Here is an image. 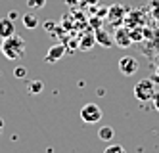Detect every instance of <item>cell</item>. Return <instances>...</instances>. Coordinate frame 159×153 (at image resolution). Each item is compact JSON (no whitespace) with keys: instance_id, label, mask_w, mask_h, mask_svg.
Returning a JSON list of instances; mask_svg holds the SVG:
<instances>
[{"instance_id":"8","label":"cell","mask_w":159,"mask_h":153,"mask_svg":"<svg viewBox=\"0 0 159 153\" xmlns=\"http://www.w3.org/2000/svg\"><path fill=\"white\" fill-rule=\"evenodd\" d=\"M94 37H96V42H100V46H104V48H111L113 44V37L107 33V31H104V29H96V33H94Z\"/></svg>"},{"instance_id":"13","label":"cell","mask_w":159,"mask_h":153,"mask_svg":"<svg viewBox=\"0 0 159 153\" xmlns=\"http://www.w3.org/2000/svg\"><path fill=\"white\" fill-rule=\"evenodd\" d=\"M104 153H127V149H125L123 146H119V144H109L104 149Z\"/></svg>"},{"instance_id":"11","label":"cell","mask_w":159,"mask_h":153,"mask_svg":"<svg viewBox=\"0 0 159 153\" xmlns=\"http://www.w3.org/2000/svg\"><path fill=\"white\" fill-rule=\"evenodd\" d=\"M94 42H96V37H94V34H88V37H83L81 38V46H79V48L86 52V50H90L94 46Z\"/></svg>"},{"instance_id":"9","label":"cell","mask_w":159,"mask_h":153,"mask_svg":"<svg viewBox=\"0 0 159 153\" xmlns=\"http://www.w3.org/2000/svg\"><path fill=\"white\" fill-rule=\"evenodd\" d=\"M21 21H23V27L33 31V29H37L39 27V16H35L33 11H27V14L21 16Z\"/></svg>"},{"instance_id":"19","label":"cell","mask_w":159,"mask_h":153,"mask_svg":"<svg viewBox=\"0 0 159 153\" xmlns=\"http://www.w3.org/2000/svg\"><path fill=\"white\" fill-rule=\"evenodd\" d=\"M17 17V11H10V19H16Z\"/></svg>"},{"instance_id":"3","label":"cell","mask_w":159,"mask_h":153,"mask_svg":"<svg viewBox=\"0 0 159 153\" xmlns=\"http://www.w3.org/2000/svg\"><path fill=\"white\" fill-rule=\"evenodd\" d=\"M102 117H104V111L100 109V105H96L92 101L84 103L83 107H81V119L86 124H96V123H100Z\"/></svg>"},{"instance_id":"5","label":"cell","mask_w":159,"mask_h":153,"mask_svg":"<svg viewBox=\"0 0 159 153\" xmlns=\"http://www.w3.org/2000/svg\"><path fill=\"white\" fill-rule=\"evenodd\" d=\"M113 42H115V46H119V48H129V46L132 44L130 31L119 27V29L115 31V34H113Z\"/></svg>"},{"instance_id":"10","label":"cell","mask_w":159,"mask_h":153,"mask_svg":"<svg viewBox=\"0 0 159 153\" xmlns=\"http://www.w3.org/2000/svg\"><path fill=\"white\" fill-rule=\"evenodd\" d=\"M98 138L102 140V142H111L113 138H115V130H113V126H100L98 130Z\"/></svg>"},{"instance_id":"7","label":"cell","mask_w":159,"mask_h":153,"mask_svg":"<svg viewBox=\"0 0 159 153\" xmlns=\"http://www.w3.org/2000/svg\"><path fill=\"white\" fill-rule=\"evenodd\" d=\"M14 33H16L14 19H10V17H0V40L12 37Z\"/></svg>"},{"instance_id":"6","label":"cell","mask_w":159,"mask_h":153,"mask_svg":"<svg viewBox=\"0 0 159 153\" xmlns=\"http://www.w3.org/2000/svg\"><path fill=\"white\" fill-rule=\"evenodd\" d=\"M63 54H65V46L63 44H54V46H50L46 56H44V61L46 63H56V61H60L63 57Z\"/></svg>"},{"instance_id":"20","label":"cell","mask_w":159,"mask_h":153,"mask_svg":"<svg viewBox=\"0 0 159 153\" xmlns=\"http://www.w3.org/2000/svg\"><path fill=\"white\" fill-rule=\"evenodd\" d=\"M2 128H4V121H2V119H0V130H2Z\"/></svg>"},{"instance_id":"21","label":"cell","mask_w":159,"mask_h":153,"mask_svg":"<svg viewBox=\"0 0 159 153\" xmlns=\"http://www.w3.org/2000/svg\"><path fill=\"white\" fill-rule=\"evenodd\" d=\"M0 134H2V130H0Z\"/></svg>"},{"instance_id":"17","label":"cell","mask_w":159,"mask_h":153,"mask_svg":"<svg viewBox=\"0 0 159 153\" xmlns=\"http://www.w3.org/2000/svg\"><path fill=\"white\" fill-rule=\"evenodd\" d=\"M153 82H155V84H157V82H159V67L155 69V75H153Z\"/></svg>"},{"instance_id":"14","label":"cell","mask_w":159,"mask_h":153,"mask_svg":"<svg viewBox=\"0 0 159 153\" xmlns=\"http://www.w3.org/2000/svg\"><path fill=\"white\" fill-rule=\"evenodd\" d=\"M27 6L31 10H40V8L46 6V0H27Z\"/></svg>"},{"instance_id":"12","label":"cell","mask_w":159,"mask_h":153,"mask_svg":"<svg viewBox=\"0 0 159 153\" xmlns=\"http://www.w3.org/2000/svg\"><path fill=\"white\" fill-rule=\"evenodd\" d=\"M42 88H44V84L40 80H31L29 84H27V92L29 94H33V96H35V94H40L42 92Z\"/></svg>"},{"instance_id":"16","label":"cell","mask_w":159,"mask_h":153,"mask_svg":"<svg viewBox=\"0 0 159 153\" xmlns=\"http://www.w3.org/2000/svg\"><path fill=\"white\" fill-rule=\"evenodd\" d=\"M142 37H144V34L140 33V29H134V31H130V38H132V42H134V40H142Z\"/></svg>"},{"instance_id":"1","label":"cell","mask_w":159,"mask_h":153,"mask_svg":"<svg viewBox=\"0 0 159 153\" xmlns=\"http://www.w3.org/2000/svg\"><path fill=\"white\" fill-rule=\"evenodd\" d=\"M0 52H2L4 57H8V60H21V57L25 56V40L19 37V34H12V37H8L2 40V44H0Z\"/></svg>"},{"instance_id":"2","label":"cell","mask_w":159,"mask_h":153,"mask_svg":"<svg viewBox=\"0 0 159 153\" xmlns=\"http://www.w3.org/2000/svg\"><path fill=\"white\" fill-rule=\"evenodd\" d=\"M155 96V82L153 79H140L134 84V98L140 101H148Z\"/></svg>"},{"instance_id":"15","label":"cell","mask_w":159,"mask_h":153,"mask_svg":"<svg viewBox=\"0 0 159 153\" xmlns=\"http://www.w3.org/2000/svg\"><path fill=\"white\" fill-rule=\"evenodd\" d=\"M14 77L16 79H25L27 77V69L25 67H16L14 69Z\"/></svg>"},{"instance_id":"18","label":"cell","mask_w":159,"mask_h":153,"mask_svg":"<svg viewBox=\"0 0 159 153\" xmlns=\"http://www.w3.org/2000/svg\"><path fill=\"white\" fill-rule=\"evenodd\" d=\"M65 4H67V6H75L77 0H65Z\"/></svg>"},{"instance_id":"4","label":"cell","mask_w":159,"mask_h":153,"mask_svg":"<svg viewBox=\"0 0 159 153\" xmlns=\"http://www.w3.org/2000/svg\"><path fill=\"white\" fill-rule=\"evenodd\" d=\"M138 69H140V63H138V60H136L134 56H123L121 60H119V71L125 77L136 75V73H138Z\"/></svg>"}]
</instances>
